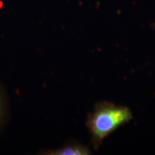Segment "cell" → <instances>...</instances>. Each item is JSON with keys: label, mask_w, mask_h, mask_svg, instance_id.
I'll return each instance as SVG.
<instances>
[{"label": "cell", "mask_w": 155, "mask_h": 155, "mask_svg": "<svg viewBox=\"0 0 155 155\" xmlns=\"http://www.w3.org/2000/svg\"><path fill=\"white\" fill-rule=\"evenodd\" d=\"M9 119V99L6 90L0 84V133L5 129Z\"/></svg>", "instance_id": "3957f363"}, {"label": "cell", "mask_w": 155, "mask_h": 155, "mask_svg": "<svg viewBox=\"0 0 155 155\" xmlns=\"http://www.w3.org/2000/svg\"><path fill=\"white\" fill-rule=\"evenodd\" d=\"M131 119V112L126 106L106 101L97 104L86 121L94 148H98L108 135Z\"/></svg>", "instance_id": "6da1fadb"}, {"label": "cell", "mask_w": 155, "mask_h": 155, "mask_svg": "<svg viewBox=\"0 0 155 155\" xmlns=\"http://www.w3.org/2000/svg\"><path fill=\"white\" fill-rule=\"evenodd\" d=\"M91 154V153L88 147L76 142L68 143L57 150H45L40 153V154L45 155H88Z\"/></svg>", "instance_id": "7a4b0ae2"}]
</instances>
